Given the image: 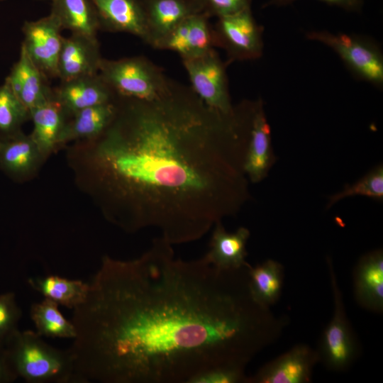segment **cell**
<instances>
[{
    "mask_svg": "<svg viewBox=\"0 0 383 383\" xmlns=\"http://www.w3.org/2000/svg\"><path fill=\"white\" fill-rule=\"evenodd\" d=\"M209 18L201 13L189 16L174 27L156 49L175 52L182 60L204 55L215 47L213 26Z\"/></svg>",
    "mask_w": 383,
    "mask_h": 383,
    "instance_id": "11",
    "label": "cell"
},
{
    "mask_svg": "<svg viewBox=\"0 0 383 383\" xmlns=\"http://www.w3.org/2000/svg\"><path fill=\"white\" fill-rule=\"evenodd\" d=\"M33 129L30 134L43 156L48 159L61 148V138L67 116L58 102L52 99L29 111Z\"/></svg>",
    "mask_w": 383,
    "mask_h": 383,
    "instance_id": "20",
    "label": "cell"
},
{
    "mask_svg": "<svg viewBox=\"0 0 383 383\" xmlns=\"http://www.w3.org/2000/svg\"><path fill=\"white\" fill-rule=\"evenodd\" d=\"M28 283L44 298L72 309L85 301L89 289V284L56 275L30 277Z\"/></svg>",
    "mask_w": 383,
    "mask_h": 383,
    "instance_id": "25",
    "label": "cell"
},
{
    "mask_svg": "<svg viewBox=\"0 0 383 383\" xmlns=\"http://www.w3.org/2000/svg\"><path fill=\"white\" fill-rule=\"evenodd\" d=\"M317 363L316 350L297 344L248 377L246 383H309Z\"/></svg>",
    "mask_w": 383,
    "mask_h": 383,
    "instance_id": "10",
    "label": "cell"
},
{
    "mask_svg": "<svg viewBox=\"0 0 383 383\" xmlns=\"http://www.w3.org/2000/svg\"><path fill=\"white\" fill-rule=\"evenodd\" d=\"M116 110V99L112 102L86 108L75 113L67 119L61 138V148L71 142L90 140L99 135L112 121Z\"/></svg>",
    "mask_w": 383,
    "mask_h": 383,
    "instance_id": "22",
    "label": "cell"
},
{
    "mask_svg": "<svg viewBox=\"0 0 383 383\" xmlns=\"http://www.w3.org/2000/svg\"><path fill=\"white\" fill-rule=\"evenodd\" d=\"M354 295L363 309L383 311V252L381 249L362 256L353 271Z\"/></svg>",
    "mask_w": 383,
    "mask_h": 383,
    "instance_id": "18",
    "label": "cell"
},
{
    "mask_svg": "<svg viewBox=\"0 0 383 383\" xmlns=\"http://www.w3.org/2000/svg\"><path fill=\"white\" fill-rule=\"evenodd\" d=\"M296 0H269L265 6H282L292 4ZM331 5L336 6L348 11H359L361 10L362 0H319Z\"/></svg>",
    "mask_w": 383,
    "mask_h": 383,
    "instance_id": "32",
    "label": "cell"
},
{
    "mask_svg": "<svg viewBox=\"0 0 383 383\" xmlns=\"http://www.w3.org/2000/svg\"><path fill=\"white\" fill-rule=\"evenodd\" d=\"M47 80L21 47L19 58L5 82L28 111L54 99Z\"/></svg>",
    "mask_w": 383,
    "mask_h": 383,
    "instance_id": "16",
    "label": "cell"
},
{
    "mask_svg": "<svg viewBox=\"0 0 383 383\" xmlns=\"http://www.w3.org/2000/svg\"><path fill=\"white\" fill-rule=\"evenodd\" d=\"M101 57L96 38L72 34L62 39L57 64L62 82L99 73Z\"/></svg>",
    "mask_w": 383,
    "mask_h": 383,
    "instance_id": "14",
    "label": "cell"
},
{
    "mask_svg": "<svg viewBox=\"0 0 383 383\" xmlns=\"http://www.w3.org/2000/svg\"><path fill=\"white\" fill-rule=\"evenodd\" d=\"M118 97L108 127L66 150L77 187L106 221L129 233L155 231L173 245L239 211L254 101L223 113L173 81L153 99Z\"/></svg>",
    "mask_w": 383,
    "mask_h": 383,
    "instance_id": "2",
    "label": "cell"
},
{
    "mask_svg": "<svg viewBox=\"0 0 383 383\" xmlns=\"http://www.w3.org/2000/svg\"><path fill=\"white\" fill-rule=\"evenodd\" d=\"M199 13L222 17L250 8L252 0H194Z\"/></svg>",
    "mask_w": 383,
    "mask_h": 383,
    "instance_id": "31",
    "label": "cell"
},
{
    "mask_svg": "<svg viewBox=\"0 0 383 383\" xmlns=\"http://www.w3.org/2000/svg\"><path fill=\"white\" fill-rule=\"evenodd\" d=\"M50 1H52V0H50Z\"/></svg>",
    "mask_w": 383,
    "mask_h": 383,
    "instance_id": "35",
    "label": "cell"
},
{
    "mask_svg": "<svg viewBox=\"0 0 383 383\" xmlns=\"http://www.w3.org/2000/svg\"><path fill=\"white\" fill-rule=\"evenodd\" d=\"M274 156L271 145V130L263 109L262 101H256L249 141L244 162L245 173L252 183L265 179L272 166Z\"/></svg>",
    "mask_w": 383,
    "mask_h": 383,
    "instance_id": "15",
    "label": "cell"
},
{
    "mask_svg": "<svg viewBox=\"0 0 383 383\" xmlns=\"http://www.w3.org/2000/svg\"><path fill=\"white\" fill-rule=\"evenodd\" d=\"M213 27L215 47L225 50L228 63L260 58L263 52V28L251 8L217 18Z\"/></svg>",
    "mask_w": 383,
    "mask_h": 383,
    "instance_id": "7",
    "label": "cell"
},
{
    "mask_svg": "<svg viewBox=\"0 0 383 383\" xmlns=\"http://www.w3.org/2000/svg\"><path fill=\"white\" fill-rule=\"evenodd\" d=\"M182 60L194 92L209 106L223 113H232L235 106L229 94L226 64L215 49Z\"/></svg>",
    "mask_w": 383,
    "mask_h": 383,
    "instance_id": "8",
    "label": "cell"
},
{
    "mask_svg": "<svg viewBox=\"0 0 383 383\" xmlns=\"http://www.w3.org/2000/svg\"><path fill=\"white\" fill-rule=\"evenodd\" d=\"M361 195L376 199H383V167L378 165L352 185L345 186L340 192L331 196L327 209L344 198Z\"/></svg>",
    "mask_w": 383,
    "mask_h": 383,
    "instance_id": "28",
    "label": "cell"
},
{
    "mask_svg": "<svg viewBox=\"0 0 383 383\" xmlns=\"http://www.w3.org/2000/svg\"><path fill=\"white\" fill-rule=\"evenodd\" d=\"M306 38L331 48L357 79L378 88L382 87L383 55L379 46L372 40L326 30L307 32Z\"/></svg>",
    "mask_w": 383,
    "mask_h": 383,
    "instance_id": "6",
    "label": "cell"
},
{
    "mask_svg": "<svg viewBox=\"0 0 383 383\" xmlns=\"http://www.w3.org/2000/svg\"><path fill=\"white\" fill-rule=\"evenodd\" d=\"M53 92L68 118L82 109L112 102L117 97L99 73L62 82Z\"/></svg>",
    "mask_w": 383,
    "mask_h": 383,
    "instance_id": "13",
    "label": "cell"
},
{
    "mask_svg": "<svg viewBox=\"0 0 383 383\" xmlns=\"http://www.w3.org/2000/svg\"><path fill=\"white\" fill-rule=\"evenodd\" d=\"M249 266L176 258L159 238L133 260L104 255L73 309L77 382L190 383L216 367H245L287 323L253 299Z\"/></svg>",
    "mask_w": 383,
    "mask_h": 383,
    "instance_id": "1",
    "label": "cell"
},
{
    "mask_svg": "<svg viewBox=\"0 0 383 383\" xmlns=\"http://www.w3.org/2000/svg\"><path fill=\"white\" fill-rule=\"evenodd\" d=\"M62 29L72 34L96 38L101 28L98 13L91 0H52L51 12Z\"/></svg>",
    "mask_w": 383,
    "mask_h": 383,
    "instance_id": "23",
    "label": "cell"
},
{
    "mask_svg": "<svg viewBox=\"0 0 383 383\" xmlns=\"http://www.w3.org/2000/svg\"><path fill=\"white\" fill-rule=\"evenodd\" d=\"M17 379L10 365L5 346L0 344V383H11Z\"/></svg>",
    "mask_w": 383,
    "mask_h": 383,
    "instance_id": "33",
    "label": "cell"
},
{
    "mask_svg": "<svg viewBox=\"0 0 383 383\" xmlns=\"http://www.w3.org/2000/svg\"><path fill=\"white\" fill-rule=\"evenodd\" d=\"M28 119V109L4 82L0 85V139L22 131L23 124Z\"/></svg>",
    "mask_w": 383,
    "mask_h": 383,
    "instance_id": "27",
    "label": "cell"
},
{
    "mask_svg": "<svg viewBox=\"0 0 383 383\" xmlns=\"http://www.w3.org/2000/svg\"><path fill=\"white\" fill-rule=\"evenodd\" d=\"M21 47L34 65L48 78L57 77V64L62 47V28L50 13L35 21H25Z\"/></svg>",
    "mask_w": 383,
    "mask_h": 383,
    "instance_id": "9",
    "label": "cell"
},
{
    "mask_svg": "<svg viewBox=\"0 0 383 383\" xmlns=\"http://www.w3.org/2000/svg\"><path fill=\"white\" fill-rule=\"evenodd\" d=\"M91 1L101 26L111 31L132 34L147 43V28L140 0Z\"/></svg>",
    "mask_w": 383,
    "mask_h": 383,
    "instance_id": "19",
    "label": "cell"
},
{
    "mask_svg": "<svg viewBox=\"0 0 383 383\" xmlns=\"http://www.w3.org/2000/svg\"><path fill=\"white\" fill-rule=\"evenodd\" d=\"M56 302L46 298L31 305L30 316L36 333L42 337L74 339L75 328L63 316Z\"/></svg>",
    "mask_w": 383,
    "mask_h": 383,
    "instance_id": "26",
    "label": "cell"
},
{
    "mask_svg": "<svg viewBox=\"0 0 383 383\" xmlns=\"http://www.w3.org/2000/svg\"><path fill=\"white\" fill-rule=\"evenodd\" d=\"M145 19L147 44L156 48L179 23L199 10L194 0H140Z\"/></svg>",
    "mask_w": 383,
    "mask_h": 383,
    "instance_id": "17",
    "label": "cell"
},
{
    "mask_svg": "<svg viewBox=\"0 0 383 383\" xmlns=\"http://www.w3.org/2000/svg\"><path fill=\"white\" fill-rule=\"evenodd\" d=\"M249 287L253 299L270 308L279 299L284 282V267L274 260H267L248 267Z\"/></svg>",
    "mask_w": 383,
    "mask_h": 383,
    "instance_id": "24",
    "label": "cell"
},
{
    "mask_svg": "<svg viewBox=\"0 0 383 383\" xmlns=\"http://www.w3.org/2000/svg\"><path fill=\"white\" fill-rule=\"evenodd\" d=\"M22 311L13 292L0 294V344L18 329Z\"/></svg>",
    "mask_w": 383,
    "mask_h": 383,
    "instance_id": "29",
    "label": "cell"
},
{
    "mask_svg": "<svg viewBox=\"0 0 383 383\" xmlns=\"http://www.w3.org/2000/svg\"><path fill=\"white\" fill-rule=\"evenodd\" d=\"M333 295V316L323 329L316 352L318 363L333 372L349 369L358 357L360 345L345 312L342 291L331 260L327 258Z\"/></svg>",
    "mask_w": 383,
    "mask_h": 383,
    "instance_id": "5",
    "label": "cell"
},
{
    "mask_svg": "<svg viewBox=\"0 0 383 383\" xmlns=\"http://www.w3.org/2000/svg\"><path fill=\"white\" fill-rule=\"evenodd\" d=\"M250 231L245 227L228 233L221 222L213 227L209 250L205 255L209 261L221 270H235L249 265L246 260V243Z\"/></svg>",
    "mask_w": 383,
    "mask_h": 383,
    "instance_id": "21",
    "label": "cell"
},
{
    "mask_svg": "<svg viewBox=\"0 0 383 383\" xmlns=\"http://www.w3.org/2000/svg\"><path fill=\"white\" fill-rule=\"evenodd\" d=\"M10 365L28 383L77 382L72 355L31 331H14L4 343Z\"/></svg>",
    "mask_w": 383,
    "mask_h": 383,
    "instance_id": "3",
    "label": "cell"
},
{
    "mask_svg": "<svg viewBox=\"0 0 383 383\" xmlns=\"http://www.w3.org/2000/svg\"><path fill=\"white\" fill-rule=\"evenodd\" d=\"M46 160L30 134L21 131L0 139V170L14 182L32 179Z\"/></svg>",
    "mask_w": 383,
    "mask_h": 383,
    "instance_id": "12",
    "label": "cell"
},
{
    "mask_svg": "<svg viewBox=\"0 0 383 383\" xmlns=\"http://www.w3.org/2000/svg\"><path fill=\"white\" fill-rule=\"evenodd\" d=\"M4 1V0H0V1Z\"/></svg>",
    "mask_w": 383,
    "mask_h": 383,
    "instance_id": "34",
    "label": "cell"
},
{
    "mask_svg": "<svg viewBox=\"0 0 383 383\" xmlns=\"http://www.w3.org/2000/svg\"><path fill=\"white\" fill-rule=\"evenodd\" d=\"M245 368L239 366L216 367L194 377L190 383H246Z\"/></svg>",
    "mask_w": 383,
    "mask_h": 383,
    "instance_id": "30",
    "label": "cell"
},
{
    "mask_svg": "<svg viewBox=\"0 0 383 383\" xmlns=\"http://www.w3.org/2000/svg\"><path fill=\"white\" fill-rule=\"evenodd\" d=\"M99 74L118 96L150 100L166 92L172 81L145 57L101 61Z\"/></svg>",
    "mask_w": 383,
    "mask_h": 383,
    "instance_id": "4",
    "label": "cell"
}]
</instances>
